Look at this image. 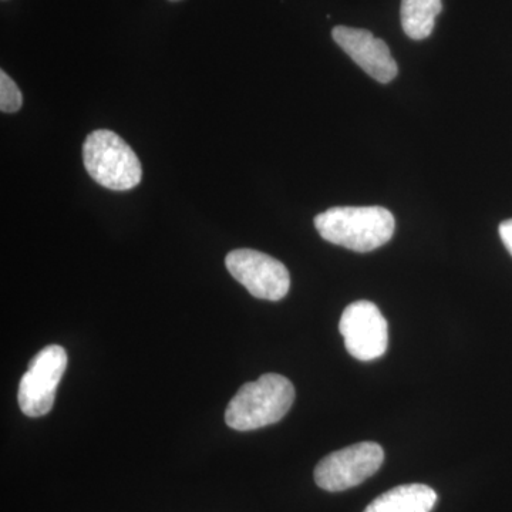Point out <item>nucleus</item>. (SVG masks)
<instances>
[{"instance_id":"1","label":"nucleus","mask_w":512,"mask_h":512,"mask_svg":"<svg viewBox=\"0 0 512 512\" xmlns=\"http://www.w3.org/2000/svg\"><path fill=\"white\" fill-rule=\"evenodd\" d=\"M320 237L355 252H370L392 239L396 221L383 207H336L315 218Z\"/></svg>"},{"instance_id":"2","label":"nucleus","mask_w":512,"mask_h":512,"mask_svg":"<svg viewBox=\"0 0 512 512\" xmlns=\"http://www.w3.org/2000/svg\"><path fill=\"white\" fill-rule=\"evenodd\" d=\"M293 402V384L285 376L268 373L238 390L228 404L225 421L237 431L262 429L284 419Z\"/></svg>"},{"instance_id":"3","label":"nucleus","mask_w":512,"mask_h":512,"mask_svg":"<svg viewBox=\"0 0 512 512\" xmlns=\"http://www.w3.org/2000/svg\"><path fill=\"white\" fill-rule=\"evenodd\" d=\"M87 173L97 184L113 191H127L140 184L143 168L133 148L116 133L97 130L83 146Z\"/></svg>"},{"instance_id":"4","label":"nucleus","mask_w":512,"mask_h":512,"mask_svg":"<svg viewBox=\"0 0 512 512\" xmlns=\"http://www.w3.org/2000/svg\"><path fill=\"white\" fill-rule=\"evenodd\" d=\"M383 461L384 451L379 444H353L320 460L315 468V481L322 490L339 493L375 476Z\"/></svg>"},{"instance_id":"5","label":"nucleus","mask_w":512,"mask_h":512,"mask_svg":"<svg viewBox=\"0 0 512 512\" xmlns=\"http://www.w3.org/2000/svg\"><path fill=\"white\" fill-rule=\"evenodd\" d=\"M67 353L59 345L46 346L29 362L19 383L20 410L29 417H42L52 410L56 390L66 372Z\"/></svg>"},{"instance_id":"6","label":"nucleus","mask_w":512,"mask_h":512,"mask_svg":"<svg viewBox=\"0 0 512 512\" xmlns=\"http://www.w3.org/2000/svg\"><path fill=\"white\" fill-rule=\"evenodd\" d=\"M225 265L229 274L254 298L281 301L291 288V276L286 266L264 252L235 249L225 258Z\"/></svg>"},{"instance_id":"7","label":"nucleus","mask_w":512,"mask_h":512,"mask_svg":"<svg viewBox=\"0 0 512 512\" xmlns=\"http://www.w3.org/2000/svg\"><path fill=\"white\" fill-rule=\"evenodd\" d=\"M339 330L346 350L362 362L379 359L389 345L387 322L373 302L350 303L340 318Z\"/></svg>"},{"instance_id":"8","label":"nucleus","mask_w":512,"mask_h":512,"mask_svg":"<svg viewBox=\"0 0 512 512\" xmlns=\"http://www.w3.org/2000/svg\"><path fill=\"white\" fill-rule=\"evenodd\" d=\"M332 36L340 49L372 79L379 83H390L396 79L399 69L389 46L369 30L338 26L332 30Z\"/></svg>"},{"instance_id":"9","label":"nucleus","mask_w":512,"mask_h":512,"mask_svg":"<svg viewBox=\"0 0 512 512\" xmlns=\"http://www.w3.org/2000/svg\"><path fill=\"white\" fill-rule=\"evenodd\" d=\"M436 503V491L429 485L406 484L377 497L365 512H431Z\"/></svg>"},{"instance_id":"10","label":"nucleus","mask_w":512,"mask_h":512,"mask_svg":"<svg viewBox=\"0 0 512 512\" xmlns=\"http://www.w3.org/2000/svg\"><path fill=\"white\" fill-rule=\"evenodd\" d=\"M441 10V0H402L400 16L404 33L413 40L427 39L433 33Z\"/></svg>"},{"instance_id":"11","label":"nucleus","mask_w":512,"mask_h":512,"mask_svg":"<svg viewBox=\"0 0 512 512\" xmlns=\"http://www.w3.org/2000/svg\"><path fill=\"white\" fill-rule=\"evenodd\" d=\"M22 93L19 87L5 72H0V110L3 113H16L22 107Z\"/></svg>"},{"instance_id":"12","label":"nucleus","mask_w":512,"mask_h":512,"mask_svg":"<svg viewBox=\"0 0 512 512\" xmlns=\"http://www.w3.org/2000/svg\"><path fill=\"white\" fill-rule=\"evenodd\" d=\"M500 237L503 239L505 248L512 255V220L504 221L500 225Z\"/></svg>"},{"instance_id":"13","label":"nucleus","mask_w":512,"mask_h":512,"mask_svg":"<svg viewBox=\"0 0 512 512\" xmlns=\"http://www.w3.org/2000/svg\"><path fill=\"white\" fill-rule=\"evenodd\" d=\"M170 2H180V0H170Z\"/></svg>"}]
</instances>
